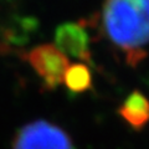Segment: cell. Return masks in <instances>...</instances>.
I'll use <instances>...</instances> for the list:
<instances>
[{
	"instance_id": "cell-5",
	"label": "cell",
	"mask_w": 149,
	"mask_h": 149,
	"mask_svg": "<svg viewBox=\"0 0 149 149\" xmlns=\"http://www.w3.org/2000/svg\"><path fill=\"white\" fill-rule=\"evenodd\" d=\"M117 113L132 129L142 130L149 123V98L134 90L118 107Z\"/></svg>"
},
{
	"instance_id": "cell-3",
	"label": "cell",
	"mask_w": 149,
	"mask_h": 149,
	"mask_svg": "<svg viewBox=\"0 0 149 149\" xmlns=\"http://www.w3.org/2000/svg\"><path fill=\"white\" fill-rule=\"evenodd\" d=\"M24 58L42 81L44 88L54 91L63 83L70 61L55 45L44 44L36 46L24 55Z\"/></svg>"
},
{
	"instance_id": "cell-2",
	"label": "cell",
	"mask_w": 149,
	"mask_h": 149,
	"mask_svg": "<svg viewBox=\"0 0 149 149\" xmlns=\"http://www.w3.org/2000/svg\"><path fill=\"white\" fill-rule=\"evenodd\" d=\"M13 149H74L71 137L57 124L45 119L30 122L14 136Z\"/></svg>"
},
{
	"instance_id": "cell-6",
	"label": "cell",
	"mask_w": 149,
	"mask_h": 149,
	"mask_svg": "<svg viewBox=\"0 0 149 149\" xmlns=\"http://www.w3.org/2000/svg\"><path fill=\"white\" fill-rule=\"evenodd\" d=\"M63 83L72 93H85L92 88V73L85 63L70 65L63 78Z\"/></svg>"
},
{
	"instance_id": "cell-4",
	"label": "cell",
	"mask_w": 149,
	"mask_h": 149,
	"mask_svg": "<svg viewBox=\"0 0 149 149\" xmlns=\"http://www.w3.org/2000/svg\"><path fill=\"white\" fill-rule=\"evenodd\" d=\"M91 39L83 22H65L55 32V46L67 57L91 62Z\"/></svg>"
},
{
	"instance_id": "cell-1",
	"label": "cell",
	"mask_w": 149,
	"mask_h": 149,
	"mask_svg": "<svg viewBox=\"0 0 149 149\" xmlns=\"http://www.w3.org/2000/svg\"><path fill=\"white\" fill-rule=\"evenodd\" d=\"M102 26L111 42L136 67L147 57L149 45V0H104Z\"/></svg>"
}]
</instances>
